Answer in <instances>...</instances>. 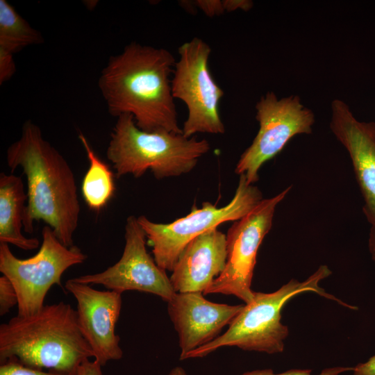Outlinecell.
Instances as JSON below:
<instances>
[{
  "instance_id": "6da1fadb",
  "label": "cell",
  "mask_w": 375,
  "mask_h": 375,
  "mask_svg": "<svg viewBox=\"0 0 375 375\" xmlns=\"http://www.w3.org/2000/svg\"><path fill=\"white\" fill-rule=\"evenodd\" d=\"M176 62L168 50L135 42L110 57L98 81L110 114L132 115L144 131L183 133L170 80Z\"/></svg>"
},
{
  "instance_id": "7a4b0ae2",
  "label": "cell",
  "mask_w": 375,
  "mask_h": 375,
  "mask_svg": "<svg viewBox=\"0 0 375 375\" xmlns=\"http://www.w3.org/2000/svg\"><path fill=\"white\" fill-rule=\"evenodd\" d=\"M6 162L12 171L21 167L26 177L24 230L32 233L34 222L42 220L64 245L72 247L81 206L76 178L65 158L28 120L20 138L8 147Z\"/></svg>"
},
{
  "instance_id": "3957f363",
  "label": "cell",
  "mask_w": 375,
  "mask_h": 375,
  "mask_svg": "<svg viewBox=\"0 0 375 375\" xmlns=\"http://www.w3.org/2000/svg\"><path fill=\"white\" fill-rule=\"evenodd\" d=\"M94 353L83 336L76 310L63 301L0 326L1 363L11 359L36 369L73 372Z\"/></svg>"
},
{
  "instance_id": "277c9868",
  "label": "cell",
  "mask_w": 375,
  "mask_h": 375,
  "mask_svg": "<svg viewBox=\"0 0 375 375\" xmlns=\"http://www.w3.org/2000/svg\"><path fill=\"white\" fill-rule=\"evenodd\" d=\"M331 274L330 268L322 265L303 281L292 278L274 292H254L253 300L244 305L224 333L187 353L182 360L203 358L224 347L267 354L282 353L289 328L281 322V310L292 298L306 292H315L344 307L358 310V307L342 301L319 285L320 281Z\"/></svg>"
},
{
  "instance_id": "5b68a950",
  "label": "cell",
  "mask_w": 375,
  "mask_h": 375,
  "mask_svg": "<svg viewBox=\"0 0 375 375\" xmlns=\"http://www.w3.org/2000/svg\"><path fill=\"white\" fill-rule=\"evenodd\" d=\"M210 149L206 140L183 133L147 132L140 129L130 114L117 117L110 135L106 157L115 176H142L150 170L157 179L189 173Z\"/></svg>"
},
{
  "instance_id": "8992f818",
  "label": "cell",
  "mask_w": 375,
  "mask_h": 375,
  "mask_svg": "<svg viewBox=\"0 0 375 375\" xmlns=\"http://www.w3.org/2000/svg\"><path fill=\"white\" fill-rule=\"evenodd\" d=\"M260 190L240 175L232 200L217 208L203 202L201 208L194 206L186 216L169 224L156 223L140 215L138 222L152 247L153 259L165 271L172 272L184 249L195 238L222 223L237 221L251 211L262 200Z\"/></svg>"
},
{
  "instance_id": "52a82bcc",
  "label": "cell",
  "mask_w": 375,
  "mask_h": 375,
  "mask_svg": "<svg viewBox=\"0 0 375 375\" xmlns=\"http://www.w3.org/2000/svg\"><path fill=\"white\" fill-rule=\"evenodd\" d=\"M42 237L39 251L26 259L18 258L8 244L0 243V272L17 291L19 316H29L40 311L50 288L61 285L64 272L87 259L78 247L64 245L47 225L42 228Z\"/></svg>"
},
{
  "instance_id": "ba28073f",
  "label": "cell",
  "mask_w": 375,
  "mask_h": 375,
  "mask_svg": "<svg viewBox=\"0 0 375 375\" xmlns=\"http://www.w3.org/2000/svg\"><path fill=\"white\" fill-rule=\"evenodd\" d=\"M210 46L197 37L178 48L179 58L174 65L171 87L173 97L181 100L188 108L182 128L187 138L198 133L225 132L219 112L224 92L210 74Z\"/></svg>"
},
{
  "instance_id": "9c48e42d",
  "label": "cell",
  "mask_w": 375,
  "mask_h": 375,
  "mask_svg": "<svg viewBox=\"0 0 375 375\" xmlns=\"http://www.w3.org/2000/svg\"><path fill=\"white\" fill-rule=\"evenodd\" d=\"M291 187L276 196L263 199L251 211L235 221L226 235L227 258L222 273L203 293L233 295L250 303L254 291L251 283L259 247L270 231L276 206Z\"/></svg>"
},
{
  "instance_id": "30bf717a",
  "label": "cell",
  "mask_w": 375,
  "mask_h": 375,
  "mask_svg": "<svg viewBox=\"0 0 375 375\" xmlns=\"http://www.w3.org/2000/svg\"><path fill=\"white\" fill-rule=\"evenodd\" d=\"M256 109L258 132L235 169L236 174L245 175L249 184L258 181L262 165L275 157L292 138L311 133L315 122L312 110L295 95L278 99L273 92H268L257 102Z\"/></svg>"
},
{
  "instance_id": "8fae6325",
  "label": "cell",
  "mask_w": 375,
  "mask_h": 375,
  "mask_svg": "<svg viewBox=\"0 0 375 375\" xmlns=\"http://www.w3.org/2000/svg\"><path fill=\"white\" fill-rule=\"evenodd\" d=\"M124 230V251L116 263L103 272L71 279L90 285H101L121 294L128 290L149 293L168 302L176 292L166 271L147 252L146 234L138 217L129 216Z\"/></svg>"
},
{
  "instance_id": "7c38bea8",
  "label": "cell",
  "mask_w": 375,
  "mask_h": 375,
  "mask_svg": "<svg viewBox=\"0 0 375 375\" xmlns=\"http://www.w3.org/2000/svg\"><path fill=\"white\" fill-rule=\"evenodd\" d=\"M65 288L76 300L79 328L94 353V359L102 367L110 360H120L123 351L115 326L122 308V294L96 290L71 278Z\"/></svg>"
},
{
  "instance_id": "4fadbf2b",
  "label": "cell",
  "mask_w": 375,
  "mask_h": 375,
  "mask_svg": "<svg viewBox=\"0 0 375 375\" xmlns=\"http://www.w3.org/2000/svg\"><path fill=\"white\" fill-rule=\"evenodd\" d=\"M202 292H176L167 302V312L178 336L180 360L214 340L244 305L212 302Z\"/></svg>"
},
{
  "instance_id": "5bb4252c",
  "label": "cell",
  "mask_w": 375,
  "mask_h": 375,
  "mask_svg": "<svg viewBox=\"0 0 375 375\" xmlns=\"http://www.w3.org/2000/svg\"><path fill=\"white\" fill-rule=\"evenodd\" d=\"M330 128L351 158L364 199L363 212L375 223V123L358 121L340 99L331 103Z\"/></svg>"
},
{
  "instance_id": "9a60e30c",
  "label": "cell",
  "mask_w": 375,
  "mask_h": 375,
  "mask_svg": "<svg viewBox=\"0 0 375 375\" xmlns=\"http://www.w3.org/2000/svg\"><path fill=\"white\" fill-rule=\"evenodd\" d=\"M226 235L213 228L193 239L180 255L170 276L176 292L203 294L224 271Z\"/></svg>"
},
{
  "instance_id": "2e32d148",
  "label": "cell",
  "mask_w": 375,
  "mask_h": 375,
  "mask_svg": "<svg viewBox=\"0 0 375 375\" xmlns=\"http://www.w3.org/2000/svg\"><path fill=\"white\" fill-rule=\"evenodd\" d=\"M27 194L20 176L0 174V243L11 244L25 250L38 247L35 238H26L22 233Z\"/></svg>"
},
{
  "instance_id": "e0dca14e",
  "label": "cell",
  "mask_w": 375,
  "mask_h": 375,
  "mask_svg": "<svg viewBox=\"0 0 375 375\" xmlns=\"http://www.w3.org/2000/svg\"><path fill=\"white\" fill-rule=\"evenodd\" d=\"M78 138L89 161V167L81 183L82 196L91 210L99 211L114 194L115 187L113 174L107 164L97 155L82 133H79Z\"/></svg>"
},
{
  "instance_id": "ac0fdd59",
  "label": "cell",
  "mask_w": 375,
  "mask_h": 375,
  "mask_svg": "<svg viewBox=\"0 0 375 375\" xmlns=\"http://www.w3.org/2000/svg\"><path fill=\"white\" fill-rule=\"evenodd\" d=\"M33 28L6 0H0V49L15 53L29 45L42 43Z\"/></svg>"
},
{
  "instance_id": "d6986e66",
  "label": "cell",
  "mask_w": 375,
  "mask_h": 375,
  "mask_svg": "<svg viewBox=\"0 0 375 375\" xmlns=\"http://www.w3.org/2000/svg\"><path fill=\"white\" fill-rule=\"evenodd\" d=\"M0 375H76V371L73 372L52 370L44 372L40 369L25 366L16 360L11 359L1 363Z\"/></svg>"
},
{
  "instance_id": "ffe728a7",
  "label": "cell",
  "mask_w": 375,
  "mask_h": 375,
  "mask_svg": "<svg viewBox=\"0 0 375 375\" xmlns=\"http://www.w3.org/2000/svg\"><path fill=\"white\" fill-rule=\"evenodd\" d=\"M353 367H333L323 369L317 375H340L349 371L352 372ZM240 375H312L309 369H292L279 374H275L272 369H256L246 372Z\"/></svg>"
},
{
  "instance_id": "44dd1931",
  "label": "cell",
  "mask_w": 375,
  "mask_h": 375,
  "mask_svg": "<svg viewBox=\"0 0 375 375\" xmlns=\"http://www.w3.org/2000/svg\"><path fill=\"white\" fill-rule=\"evenodd\" d=\"M18 304L17 291L11 281L4 275L0 277V315L3 316Z\"/></svg>"
},
{
  "instance_id": "7402d4cb",
  "label": "cell",
  "mask_w": 375,
  "mask_h": 375,
  "mask_svg": "<svg viewBox=\"0 0 375 375\" xmlns=\"http://www.w3.org/2000/svg\"><path fill=\"white\" fill-rule=\"evenodd\" d=\"M13 53L0 49V84L8 81L15 74L16 67Z\"/></svg>"
},
{
  "instance_id": "603a6c76",
  "label": "cell",
  "mask_w": 375,
  "mask_h": 375,
  "mask_svg": "<svg viewBox=\"0 0 375 375\" xmlns=\"http://www.w3.org/2000/svg\"><path fill=\"white\" fill-rule=\"evenodd\" d=\"M194 3L197 8L210 17L221 15L225 12L222 1L197 0Z\"/></svg>"
},
{
  "instance_id": "cb8c5ba5",
  "label": "cell",
  "mask_w": 375,
  "mask_h": 375,
  "mask_svg": "<svg viewBox=\"0 0 375 375\" xmlns=\"http://www.w3.org/2000/svg\"><path fill=\"white\" fill-rule=\"evenodd\" d=\"M102 366L94 359H87L81 362L76 369V375H103Z\"/></svg>"
},
{
  "instance_id": "d4e9b609",
  "label": "cell",
  "mask_w": 375,
  "mask_h": 375,
  "mask_svg": "<svg viewBox=\"0 0 375 375\" xmlns=\"http://www.w3.org/2000/svg\"><path fill=\"white\" fill-rule=\"evenodd\" d=\"M353 375H375V355L353 367Z\"/></svg>"
},
{
  "instance_id": "484cf974",
  "label": "cell",
  "mask_w": 375,
  "mask_h": 375,
  "mask_svg": "<svg viewBox=\"0 0 375 375\" xmlns=\"http://www.w3.org/2000/svg\"><path fill=\"white\" fill-rule=\"evenodd\" d=\"M222 2L225 11L228 12L238 9L248 10L253 5L251 1L246 0H223Z\"/></svg>"
},
{
  "instance_id": "4316f807",
  "label": "cell",
  "mask_w": 375,
  "mask_h": 375,
  "mask_svg": "<svg viewBox=\"0 0 375 375\" xmlns=\"http://www.w3.org/2000/svg\"><path fill=\"white\" fill-rule=\"evenodd\" d=\"M369 251L375 264V223L372 224L368 240Z\"/></svg>"
},
{
  "instance_id": "83f0119b",
  "label": "cell",
  "mask_w": 375,
  "mask_h": 375,
  "mask_svg": "<svg viewBox=\"0 0 375 375\" xmlns=\"http://www.w3.org/2000/svg\"><path fill=\"white\" fill-rule=\"evenodd\" d=\"M181 6L185 9L188 12L190 13H194L196 11L195 8H197L194 1H181Z\"/></svg>"
}]
</instances>
